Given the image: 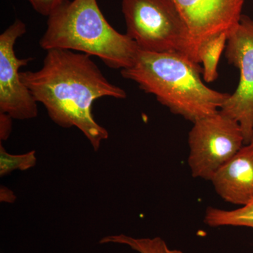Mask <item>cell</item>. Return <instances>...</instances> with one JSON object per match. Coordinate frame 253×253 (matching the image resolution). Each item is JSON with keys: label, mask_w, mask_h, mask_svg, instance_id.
<instances>
[{"label": "cell", "mask_w": 253, "mask_h": 253, "mask_svg": "<svg viewBox=\"0 0 253 253\" xmlns=\"http://www.w3.org/2000/svg\"><path fill=\"white\" fill-rule=\"evenodd\" d=\"M189 35L188 56L199 63L203 44L222 33H229L239 24L244 0H174Z\"/></svg>", "instance_id": "ba28073f"}, {"label": "cell", "mask_w": 253, "mask_h": 253, "mask_svg": "<svg viewBox=\"0 0 253 253\" xmlns=\"http://www.w3.org/2000/svg\"><path fill=\"white\" fill-rule=\"evenodd\" d=\"M193 123L188 165L194 177L211 181L244 146V134L239 123L220 110Z\"/></svg>", "instance_id": "5b68a950"}, {"label": "cell", "mask_w": 253, "mask_h": 253, "mask_svg": "<svg viewBox=\"0 0 253 253\" xmlns=\"http://www.w3.org/2000/svg\"><path fill=\"white\" fill-rule=\"evenodd\" d=\"M40 46L63 49L99 58L109 68L132 66L140 49L135 42L109 24L96 0H66L48 16Z\"/></svg>", "instance_id": "3957f363"}, {"label": "cell", "mask_w": 253, "mask_h": 253, "mask_svg": "<svg viewBox=\"0 0 253 253\" xmlns=\"http://www.w3.org/2000/svg\"><path fill=\"white\" fill-rule=\"evenodd\" d=\"M226 202L244 206L253 200V145H245L211 179Z\"/></svg>", "instance_id": "9c48e42d"}, {"label": "cell", "mask_w": 253, "mask_h": 253, "mask_svg": "<svg viewBox=\"0 0 253 253\" xmlns=\"http://www.w3.org/2000/svg\"><path fill=\"white\" fill-rule=\"evenodd\" d=\"M122 12L126 34L139 49L188 56L189 32L174 0H122Z\"/></svg>", "instance_id": "277c9868"}, {"label": "cell", "mask_w": 253, "mask_h": 253, "mask_svg": "<svg viewBox=\"0 0 253 253\" xmlns=\"http://www.w3.org/2000/svg\"><path fill=\"white\" fill-rule=\"evenodd\" d=\"M227 33H222L205 42L199 51V61L203 63V78L212 83L218 78V65L223 50L226 48Z\"/></svg>", "instance_id": "8fae6325"}, {"label": "cell", "mask_w": 253, "mask_h": 253, "mask_svg": "<svg viewBox=\"0 0 253 253\" xmlns=\"http://www.w3.org/2000/svg\"><path fill=\"white\" fill-rule=\"evenodd\" d=\"M26 31L25 23L16 19L0 36V113L16 120L38 115V102L21 81L19 71L33 59H18L14 50L16 41Z\"/></svg>", "instance_id": "52a82bcc"}, {"label": "cell", "mask_w": 253, "mask_h": 253, "mask_svg": "<svg viewBox=\"0 0 253 253\" xmlns=\"http://www.w3.org/2000/svg\"><path fill=\"white\" fill-rule=\"evenodd\" d=\"M203 68L180 52H150L139 49L130 67L121 70L171 113L194 123L217 112L230 96L205 84Z\"/></svg>", "instance_id": "7a4b0ae2"}, {"label": "cell", "mask_w": 253, "mask_h": 253, "mask_svg": "<svg viewBox=\"0 0 253 253\" xmlns=\"http://www.w3.org/2000/svg\"><path fill=\"white\" fill-rule=\"evenodd\" d=\"M100 244H117L126 245L139 253H183L176 249H170L166 241L160 237L134 238L125 234L105 236Z\"/></svg>", "instance_id": "7c38bea8"}, {"label": "cell", "mask_w": 253, "mask_h": 253, "mask_svg": "<svg viewBox=\"0 0 253 253\" xmlns=\"http://www.w3.org/2000/svg\"><path fill=\"white\" fill-rule=\"evenodd\" d=\"M66 0H28L35 11L44 16H49Z\"/></svg>", "instance_id": "5bb4252c"}, {"label": "cell", "mask_w": 253, "mask_h": 253, "mask_svg": "<svg viewBox=\"0 0 253 253\" xmlns=\"http://www.w3.org/2000/svg\"><path fill=\"white\" fill-rule=\"evenodd\" d=\"M204 222L211 227L231 226L253 229V200L249 204L232 211L208 208L205 214Z\"/></svg>", "instance_id": "30bf717a"}, {"label": "cell", "mask_w": 253, "mask_h": 253, "mask_svg": "<svg viewBox=\"0 0 253 253\" xmlns=\"http://www.w3.org/2000/svg\"><path fill=\"white\" fill-rule=\"evenodd\" d=\"M228 62L239 68L240 81L220 111L237 121L242 129L245 145L253 133V20L242 15L239 24L228 34L225 48Z\"/></svg>", "instance_id": "8992f818"}, {"label": "cell", "mask_w": 253, "mask_h": 253, "mask_svg": "<svg viewBox=\"0 0 253 253\" xmlns=\"http://www.w3.org/2000/svg\"><path fill=\"white\" fill-rule=\"evenodd\" d=\"M11 118L6 113H0V139L1 141H6L9 138L11 131Z\"/></svg>", "instance_id": "9a60e30c"}, {"label": "cell", "mask_w": 253, "mask_h": 253, "mask_svg": "<svg viewBox=\"0 0 253 253\" xmlns=\"http://www.w3.org/2000/svg\"><path fill=\"white\" fill-rule=\"evenodd\" d=\"M250 144L253 145V133L252 139H251V143H250Z\"/></svg>", "instance_id": "2e32d148"}, {"label": "cell", "mask_w": 253, "mask_h": 253, "mask_svg": "<svg viewBox=\"0 0 253 253\" xmlns=\"http://www.w3.org/2000/svg\"><path fill=\"white\" fill-rule=\"evenodd\" d=\"M20 76L51 121L61 127H77L95 151L109 134L95 121L93 104L105 96L126 97V91L110 83L89 55L71 50H48L41 69L23 71Z\"/></svg>", "instance_id": "6da1fadb"}, {"label": "cell", "mask_w": 253, "mask_h": 253, "mask_svg": "<svg viewBox=\"0 0 253 253\" xmlns=\"http://www.w3.org/2000/svg\"><path fill=\"white\" fill-rule=\"evenodd\" d=\"M37 163L36 151L27 154L12 155L8 154L2 145H0V176H4L13 171H24L34 167Z\"/></svg>", "instance_id": "4fadbf2b"}]
</instances>
